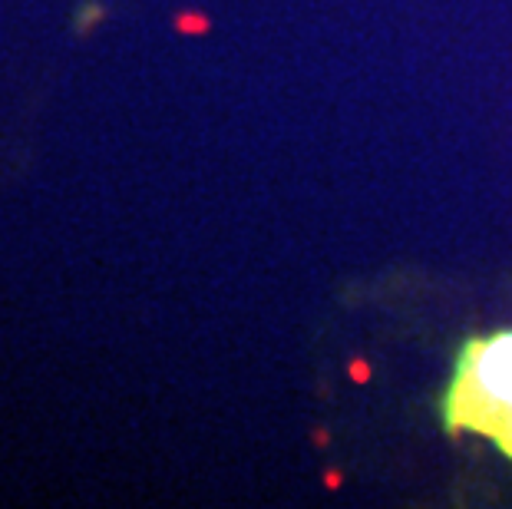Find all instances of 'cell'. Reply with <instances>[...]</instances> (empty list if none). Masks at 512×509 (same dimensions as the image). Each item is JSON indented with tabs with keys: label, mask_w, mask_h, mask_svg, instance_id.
Returning a JSON list of instances; mask_svg holds the SVG:
<instances>
[{
	"label": "cell",
	"mask_w": 512,
	"mask_h": 509,
	"mask_svg": "<svg viewBox=\"0 0 512 509\" xmlns=\"http://www.w3.org/2000/svg\"><path fill=\"white\" fill-rule=\"evenodd\" d=\"M453 427L476 430L512 457V331L473 341L450 391Z\"/></svg>",
	"instance_id": "obj_1"
},
{
	"label": "cell",
	"mask_w": 512,
	"mask_h": 509,
	"mask_svg": "<svg viewBox=\"0 0 512 509\" xmlns=\"http://www.w3.org/2000/svg\"><path fill=\"white\" fill-rule=\"evenodd\" d=\"M179 27H182V30H205L202 17H182V20H179Z\"/></svg>",
	"instance_id": "obj_2"
}]
</instances>
